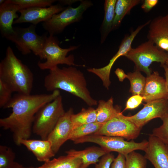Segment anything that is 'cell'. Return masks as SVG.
Segmentation results:
<instances>
[{
  "instance_id": "38",
  "label": "cell",
  "mask_w": 168,
  "mask_h": 168,
  "mask_svg": "<svg viewBox=\"0 0 168 168\" xmlns=\"http://www.w3.org/2000/svg\"><path fill=\"white\" fill-rule=\"evenodd\" d=\"M11 168H35L33 166L25 167L17 162H15Z\"/></svg>"
},
{
  "instance_id": "33",
  "label": "cell",
  "mask_w": 168,
  "mask_h": 168,
  "mask_svg": "<svg viewBox=\"0 0 168 168\" xmlns=\"http://www.w3.org/2000/svg\"><path fill=\"white\" fill-rule=\"evenodd\" d=\"M143 97L141 95H133L127 100L125 108L123 111L127 110H132L137 108L142 103Z\"/></svg>"
},
{
  "instance_id": "24",
  "label": "cell",
  "mask_w": 168,
  "mask_h": 168,
  "mask_svg": "<svg viewBox=\"0 0 168 168\" xmlns=\"http://www.w3.org/2000/svg\"><path fill=\"white\" fill-rule=\"evenodd\" d=\"M140 0H117L115 8V16L112 30L118 28L124 17L134 7L140 2Z\"/></svg>"
},
{
  "instance_id": "20",
  "label": "cell",
  "mask_w": 168,
  "mask_h": 168,
  "mask_svg": "<svg viewBox=\"0 0 168 168\" xmlns=\"http://www.w3.org/2000/svg\"><path fill=\"white\" fill-rule=\"evenodd\" d=\"M66 153L80 159L83 168H87L91 164H96L99 161L100 157L109 152L101 147H91L81 151L71 149Z\"/></svg>"
},
{
  "instance_id": "32",
  "label": "cell",
  "mask_w": 168,
  "mask_h": 168,
  "mask_svg": "<svg viewBox=\"0 0 168 168\" xmlns=\"http://www.w3.org/2000/svg\"><path fill=\"white\" fill-rule=\"evenodd\" d=\"M13 92L5 82L0 79V107L4 108L10 101Z\"/></svg>"
},
{
  "instance_id": "18",
  "label": "cell",
  "mask_w": 168,
  "mask_h": 168,
  "mask_svg": "<svg viewBox=\"0 0 168 168\" xmlns=\"http://www.w3.org/2000/svg\"><path fill=\"white\" fill-rule=\"evenodd\" d=\"M20 8L11 0H5L0 5V30L1 35L6 38L14 32L12 25L14 20L19 16L17 13Z\"/></svg>"
},
{
  "instance_id": "14",
  "label": "cell",
  "mask_w": 168,
  "mask_h": 168,
  "mask_svg": "<svg viewBox=\"0 0 168 168\" xmlns=\"http://www.w3.org/2000/svg\"><path fill=\"white\" fill-rule=\"evenodd\" d=\"M73 114V109L71 108L65 112L47 138L51 143L55 154L63 143L69 140L73 128L71 121V116Z\"/></svg>"
},
{
  "instance_id": "21",
  "label": "cell",
  "mask_w": 168,
  "mask_h": 168,
  "mask_svg": "<svg viewBox=\"0 0 168 168\" xmlns=\"http://www.w3.org/2000/svg\"><path fill=\"white\" fill-rule=\"evenodd\" d=\"M113 102L112 97L106 101L101 100L98 101V106L96 109L97 122L105 123L122 112L120 107L114 106Z\"/></svg>"
},
{
  "instance_id": "4",
  "label": "cell",
  "mask_w": 168,
  "mask_h": 168,
  "mask_svg": "<svg viewBox=\"0 0 168 168\" xmlns=\"http://www.w3.org/2000/svg\"><path fill=\"white\" fill-rule=\"evenodd\" d=\"M65 112L62 96L60 95L45 104L37 112L34 118L32 132L42 139H47Z\"/></svg>"
},
{
  "instance_id": "12",
  "label": "cell",
  "mask_w": 168,
  "mask_h": 168,
  "mask_svg": "<svg viewBox=\"0 0 168 168\" xmlns=\"http://www.w3.org/2000/svg\"><path fill=\"white\" fill-rule=\"evenodd\" d=\"M168 112V100L160 99L147 103L137 113L125 117L142 129L151 120L157 118L161 119Z\"/></svg>"
},
{
  "instance_id": "30",
  "label": "cell",
  "mask_w": 168,
  "mask_h": 168,
  "mask_svg": "<svg viewBox=\"0 0 168 168\" xmlns=\"http://www.w3.org/2000/svg\"><path fill=\"white\" fill-rule=\"evenodd\" d=\"M17 4L20 10L35 7H47L52 5L54 0H11Z\"/></svg>"
},
{
  "instance_id": "26",
  "label": "cell",
  "mask_w": 168,
  "mask_h": 168,
  "mask_svg": "<svg viewBox=\"0 0 168 168\" xmlns=\"http://www.w3.org/2000/svg\"><path fill=\"white\" fill-rule=\"evenodd\" d=\"M104 124L96 122L75 128L72 130L69 140L73 141L79 138L94 134L99 131Z\"/></svg>"
},
{
  "instance_id": "7",
  "label": "cell",
  "mask_w": 168,
  "mask_h": 168,
  "mask_svg": "<svg viewBox=\"0 0 168 168\" xmlns=\"http://www.w3.org/2000/svg\"><path fill=\"white\" fill-rule=\"evenodd\" d=\"M75 144L90 142L95 143L110 153L118 152L125 157L130 152L136 150L145 151L148 141L144 140L140 142L133 141H128L123 138L93 134L83 137L73 141Z\"/></svg>"
},
{
  "instance_id": "22",
  "label": "cell",
  "mask_w": 168,
  "mask_h": 168,
  "mask_svg": "<svg viewBox=\"0 0 168 168\" xmlns=\"http://www.w3.org/2000/svg\"><path fill=\"white\" fill-rule=\"evenodd\" d=\"M117 0H105L104 19L100 28L101 44L104 42L108 35L112 30L115 16V8Z\"/></svg>"
},
{
  "instance_id": "29",
  "label": "cell",
  "mask_w": 168,
  "mask_h": 168,
  "mask_svg": "<svg viewBox=\"0 0 168 168\" xmlns=\"http://www.w3.org/2000/svg\"><path fill=\"white\" fill-rule=\"evenodd\" d=\"M126 168H146L147 159L135 151L128 154L125 157Z\"/></svg>"
},
{
  "instance_id": "2",
  "label": "cell",
  "mask_w": 168,
  "mask_h": 168,
  "mask_svg": "<svg viewBox=\"0 0 168 168\" xmlns=\"http://www.w3.org/2000/svg\"><path fill=\"white\" fill-rule=\"evenodd\" d=\"M44 86L48 91L61 89L68 92L82 99L90 106L98 104L97 100L91 95L83 73L73 66L62 68L58 66L49 70L44 78Z\"/></svg>"
},
{
  "instance_id": "23",
  "label": "cell",
  "mask_w": 168,
  "mask_h": 168,
  "mask_svg": "<svg viewBox=\"0 0 168 168\" xmlns=\"http://www.w3.org/2000/svg\"><path fill=\"white\" fill-rule=\"evenodd\" d=\"M35 168H83L81 160L74 156L67 154L44 162Z\"/></svg>"
},
{
  "instance_id": "13",
  "label": "cell",
  "mask_w": 168,
  "mask_h": 168,
  "mask_svg": "<svg viewBox=\"0 0 168 168\" xmlns=\"http://www.w3.org/2000/svg\"><path fill=\"white\" fill-rule=\"evenodd\" d=\"M65 8L60 4H57L47 7H35L21 9L19 11L20 16L14 20L13 24L28 22L36 25L40 22L47 21L54 15L61 12Z\"/></svg>"
},
{
  "instance_id": "36",
  "label": "cell",
  "mask_w": 168,
  "mask_h": 168,
  "mask_svg": "<svg viewBox=\"0 0 168 168\" xmlns=\"http://www.w3.org/2000/svg\"><path fill=\"white\" fill-rule=\"evenodd\" d=\"M158 1V0H143L141 7L144 12H148L157 4Z\"/></svg>"
},
{
  "instance_id": "34",
  "label": "cell",
  "mask_w": 168,
  "mask_h": 168,
  "mask_svg": "<svg viewBox=\"0 0 168 168\" xmlns=\"http://www.w3.org/2000/svg\"><path fill=\"white\" fill-rule=\"evenodd\" d=\"M114 159L112 153H108L102 156L98 163L96 164L95 168H110Z\"/></svg>"
},
{
  "instance_id": "31",
  "label": "cell",
  "mask_w": 168,
  "mask_h": 168,
  "mask_svg": "<svg viewBox=\"0 0 168 168\" xmlns=\"http://www.w3.org/2000/svg\"><path fill=\"white\" fill-rule=\"evenodd\" d=\"M163 124L155 128L151 135L155 136L168 146V112L161 119Z\"/></svg>"
},
{
  "instance_id": "37",
  "label": "cell",
  "mask_w": 168,
  "mask_h": 168,
  "mask_svg": "<svg viewBox=\"0 0 168 168\" xmlns=\"http://www.w3.org/2000/svg\"><path fill=\"white\" fill-rule=\"evenodd\" d=\"M114 72L117 77L119 81L122 82L126 78H127V75L126 74L122 69L117 68Z\"/></svg>"
},
{
  "instance_id": "27",
  "label": "cell",
  "mask_w": 168,
  "mask_h": 168,
  "mask_svg": "<svg viewBox=\"0 0 168 168\" xmlns=\"http://www.w3.org/2000/svg\"><path fill=\"white\" fill-rule=\"evenodd\" d=\"M127 78L130 84L129 92L133 95H141L143 92L146 82V78L140 71L136 70L133 72L128 73Z\"/></svg>"
},
{
  "instance_id": "16",
  "label": "cell",
  "mask_w": 168,
  "mask_h": 168,
  "mask_svg": "<svg viewBox=\"0 0 168 168\" xmlns=\"http://www.w3.org/2000/svg\"><path fill=\"white\" fill-rule=\"evenodd\" d=\"M141 96L146 103L160 99L168 100V91L165 79L158 72L154 71L146 78L145 86Z\"/></svg>"
},
{
  "instance_id": "19",
  "label": "cell",
  "mask_w": 168,
  "mask_h": 168,
  "mask_svg": "<svg viewBox=\"0 0 168 168\" xmlns=\"http://www.w3.org/2000/svg\"><path fill=\"white\" fill-rule=\"evenodd\" d=\"M23 145L31 152L40 162H46L54 156L55 154L52 149L50 142L47 139L41 140L21 139L18 145Z\"/></svg>"
},
{
  "instance_id": "42",
  "label": "cell",
  "mask_w": 168,
  "mask_h": 168,
  "mask_svg": "<svg viewBox=\"0 0 168 168\" xmlns=\"http://www.w3.org/2000/svg\"><path fill=\"white\" fill-rule=\"evenodd\" d=\"M5 0H0V4H1L2 3H3L4 2Z\"/></svg>"
},
{
  "instance_id": "8",
  "label": "cell",
  "mask_w": 168,
  "mask_h": 168,
  "mask_svg": "<svg viewBox=\"0 0 168 168\" xmlns=\"http://www.w3.org/2000/svg\"><path fill=\"white\" fill-rule=\"evenodd\" d=\"M36 27L31 24L26 28L13 27V32L5 38L14 43L22 54L27 55L32 52L40 59L47 35H38Z\"/></svg>"
},
{
  "instance_id": "3",
  "label": "cell",
  "mask_w": 168,
  "mask_h": 168,
  "mask_svg": "<svg viewBox=\"0 0 168 168\" xmlns=\"http://www.w3.org/2000/svg\"><path fill=\"white\" fill-rule=\"evenodd\" d=\"M0 79L13 92L29 95L31 91L33 75L30 68L18 58L10 46L0 63Z\"/></svg>"
},
{
  "instance_id": "15",
  "label": "cell",
  "mask_w": 168,
  "mask_h": 168,
  "mask_svg": "<svg viewBox=\"0 0 168 168\" xmlns=\"http://www.w3.org/2000/svg\"><path fill=\"white\" fill-rule=\"evenodd\" d=\"M147 38L159 48L168 53V13L150 21Z\"/></svg>"
},
{
  "instance_id": "39",
  "label": "cell",
  "mask_w": 168,
  "mask_h": 168,
  "mask_svg": "<svg viewBox=\"0 0 168 168\" xmlns=\"http://www.w3.org/2000/svg\"><path fill=\"white\" fill-rule=\"evenodd\" d=\"M165 71V75L167 89L168 91V69L166 66L165 64L162 66Z\"/></svg>"
},
{
  "instance_id": "10",
  "label": "cell",
  "mask_w": 168,
  "mask_h": 168,
  "mask_svg": "<svg viewBox=\"0 0 168 168\" xmlns=\"http://www.w3.org/2000/svg\"><path fill=\"white\" fill-rule=\"evenodd\" d=\"M141 129L126 119L122 112L104 123L94 134L121 137L129 140L137 138Z\"/></svg>"
},
{
  "instance_id": "11",
  "label": "cell",
  "mask_w": 168,
  "mask_h": 168,
  "mask_svg": "<svg viewBox=\"0 0 168 168\" xmlns=\"http://www.w3.org/2000/svg\"><path fill=\"white\" fill-rule=\"evenodd\" d=\"M150 20L138 26L130 34L125 36L122 41L117 52L113 57L109 63L106 66L100 68H89L87 71L99 77L102 81L103 86L109 89L111 84L110 74L112 67L115 61L120 57L125 55L132 48L131 45L134 38L139 32L145 26L149 25Z\"/></svg>"
},
{
  "instance_id": "5",
  "label": "cell",
  "mask_w": 168,
  "mask_h": 168,
  "mask_svg": "<svg viewBox=\"0 0 168 168\" xmlns=\"http://www.w3.org/2000/svg\"><path fill=\"white\" fill-rule=\"evenodd\" d=\"M57 38L54 35H49L47 37L43 49L41 60H46L44 62L39 61L37 63L41 70L54 69L59 64H66L70 66L80 65L74 63L73 55L67 56L70 52L78 48V46H72L67 48H61Z\"/></svg>"
},
{
  "instance_id": "35",
  "label": "cell",
  "mask_w": 168,
  "mask_h": 168,
  "mask_svg": "<svg viewBox=\"0 0 168 168\" xmlns=\"http://www.w3.org/2000/svg\"><path fill=\"white\" fill-rule=\"evenodd\" d=\"M110 168H126V158L123 155L119 153L112 162Z\"/></svg>"
},
{
  "instance_id": "17",
  "label": "cell",
  "mask_w": 168,
  "mask_h": 168,
  "mask_svg": "<svg viewBox=\"0 0 168 168\" xmlns=\"http://www.w3.org/2000/svg\"><path fill=\"white\" fill-rule=\"evenodd\" d=\"M145 158L155 168H168V146L157 137L149 135Z\"/></svg>"
},
{
  "instance_id": "25",
  "label": "cell",
  "mask_w": 168,
  "mask_h": 168,
  "mask_svg": "<svg viewBox=\"0 0 168 168\" xmlns=\"http://www.w3.org/2000/svg\"><path fill=\"white\" fill-rule=\"evenodd\" d=\"M96 109L91 107L87 109L82 108L79 112L73 113L71 116L73 128L84 124L96 122Z\"/></svg>"
},
{
  "instance_id": "6",
  "label": "cell",
  "mask_w": 168,
  "mask_h": 168,
  "mask_svg": "<svg viewBox=\"0 0 168 168\" xmlns=\"http://www.w3.org/2000/svg\"><path fill=\"white\" fill-rule=\"evenodd\" d=\"M124 56L134 63L136 70L144 72L147 76L151 74L149 67L153 62L160 63L161 66L165 64L168 53L148 40L136 48H132Z\"/></svg>"
},
{
  "instance_id": "28",
  "label": "cell",
  "mask_w": 168,
  "mask_h": 168,
  "mask_svg": "<svg viewBox=\"0 0 168 168\" xmlns=\"http://www.w3.org/2000/svg\"><path fill=\"white\" fill-rule=\"evenodd\" d=\"M15 155L9 147L0 146V168H11L15 162Z\"/></svg>"
},
{
  "instance_id": "41",
  "label": "cell",
  "mask_w": 168,
  "mask_h": 168,
  "mask_svg": "<svg viewBox=\"0 0 168 168\" xmlns=\"http://www.w3.org/2000/svg\"><path fill=\"white\" fill-rule=\"evenodd\" d=\"M165 64L166 66H167V68H168V59L167 60Z\"/></svg>"
},
{
  "instance_id": "1",
  "label": "cell",
  "mask_w": 168,
  "mask_h": 168,
  "mask_svg": "<svg viewBox=\"0 0 168 168\" xmlns=\"http://www.w3.org/2000/svg\"><path fill=\"white\" fill-rule=\"evenodd\" d=\"M60 95L58 90L49 94L17 93L4 108H12V112L8 116L0 119V127L12 132L14 141L17 145L20 139L30 137L35 116L38 110Z\"/></svg>"
},
{
  "instance_id": "9",
  "label": "cell",
  "mask_w": 168,
  "mask_h": 168,
  "mask_svg": "<svg viewBox=\"0 0 168 168\" xmlns=\"http://www.w3.org/2000/svg\"><path fill=\"white\" fill-rule=\"evenodd\" d=\"M92 5L91 1L81 0L77 7L74 8L69 6L43 22V27L49 35H54L60 34L68 25L79 21L84 12Z\"/></svg>"
},
{
  "instance_id": "40",
  "label": "cell",
  "mask_w": 168,
  "mask_h": 168,
  "mask_svg": "<svg viewBox=\"0 0 168 168\" xmlns=\"http://www.w3.org/2000/svg\"><path fill=\"white\" fill-rule=\"evenodd\" d=\"M76 0H59L58 2H59L60 4L62 5H71L76 2Z\"/></svg>"
}]
</instances>
